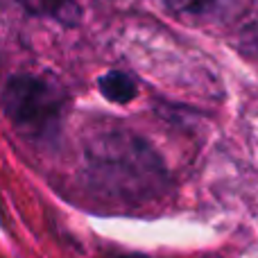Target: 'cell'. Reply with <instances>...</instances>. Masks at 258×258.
Listing matches in <instances>:
<instances>
[{
    "instance_id": "1",
    "label": "cell",
    "mask_w": 258,
    "mask_h": 258,
    "mask_svg": "<svg viewBox=\"0 0 258 258\" xmlns=\"http://www.w3.org/2000/svg\"><path fill=\"white\" fill-rule=\"evenodd\" d=\"M86 161L95 186L122 200L156 197L168 181L154 147L129 129L98 134L86 147Z\"/></svg>"
},
{
    "instance_id": "2",
    "label": "cell",
    "mask_w": 258,
    "mask_h": 258,
    "mask_svg": "<svg viewBox=\"0 0 258 258\" xmlns=\"http://www.w3.org/2000/svg\"><path fill=\"white\" fill-rule=\"evenodd\" d=\"M3 107L27 141H52L61 129L63 95L36 75H14L5 86Z\"/></svg>"
},
{
    "instance_id": "3",
    "label": "cell",
    "mask_w": 258,
    "mask_h": 258,
    "mask_svg": "<svg viewBox=\"0 0 258 258\" xmlns=\"http://www.w3.org/2000/svg\"><path fill=\"white\" fill-rule=\"evenodd\" d=\"M18 3L32 16L54 18L63 25H75L82 16V7L77 0H18Z\"/></svg>"
},
{
    "instance_id": "4",
    "label": "cell",
    "mask_w": 258,
    "mask_h": 258,
    "mask_svg": "<svg viewBox=\"0 0 258 258\" xmlns=\"http://www.w3.org/2000/svg\"><path fill=\"white\" fill-rule=\"evenodd\" d=\"M98 89L104 100L113 104H129L138 95V84L125 71H109L98 80Z\"/></svg>"
},
{
    "instance_id": "5",
    "label": "cell",
    "mask_w": 258,
    "mask_h": 258,
    "mask_svg": "<svg viewBox=\"0 0 258 258\" xmlns=\"http://www.w3.org/2000/svg\"><path fill=\"white\" fill-rule=\"evenodd\" d=\"M168 9L177 14H186V16H202V14L211 12L215 0H163Z\"/></svg>"
},
{
    "instance_id": "6",
    "label": "cell",
    "mask_w": 258,
    "mask_h": 258,
    "mask_svg": "<svg viewBox=\"0 0 258 258\" xmlns=\"http://www.w3.org/2000/svg\"><path fill=\"white\" fill-rule=\"evenodd\" d=\"M125 258H150V256H145V254H132V256H125Z\"/></svg>"
},
{
    "instance_id": "7",
    "label": "cell",
    "mask_w": 258,
    "mask_h": 258,
    "mask_svg": "<svg viewBox=\"0 0 258 258\" xmlns=\"http://www.w3.org/2000/svg\"><path fill=\"white\" fill-rule=\"evenodd\" d=\"M206 258H215V256H206Z\"/></svg>"
}]
</instances>
